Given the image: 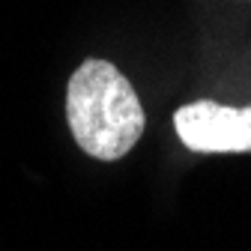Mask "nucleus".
<instances>
[{
  "instance_id": "obj_1",
  "label": "nucleus",
  "mask_w": 251,
  "mask_h": 251,
  "mask_svg": "<svg viewBox=\"0 0 251 251\" xmlns=\"http://www.w3.org/2000/svg\"><path fill=\"white\" fill-rule=\"evenodd\" d=\"M66 120L78 147L99 162H117L144 135V108L114 63L84 60L69 78Z\"/></svg>"
},
{
  "instance_id": "obj_2",
  "label": "nucleus",
  "mask_w": 251,
  "mask_h": 251,
  "mask_svg": "<svg viewBox=\"0 0 251 251\" xmlns=\"http://www.w3.org/2000/svg\"><path fill=\"white\" fill-rule=\"evenodd\" d=\"M179 141L195 152H251V105L192 102L174 114Z\"/></svg>"
}]
</instances>
